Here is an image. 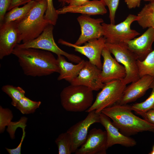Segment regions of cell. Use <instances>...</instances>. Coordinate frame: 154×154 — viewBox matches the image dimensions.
Returning a JSON list of instances; mask_svg holds the SVG:
<instances>
[{
    "mask_svg": "<svg viewBox=\"0 0 154 154\" xmlns=\"http://www.w3.org/2000/svg\"><path fill=\"white\" fill-rule=\"evenodd\" d=\"M12 54L18 59L24 74L33 77L59 73L57 58L51 52L34 48L15 47Z\"/></svg>",
    "mask_w": 154,
    "mask_h": 154,
    "instance_id": "obj_1",
    "label": "cell"
},
{
    "mask_svg": "<svg viewBox=\"0 0 154 154\" xmlns=\"http://www.w3.org/2000/svg\"><path fill=\"white\" fill-rule=\"evenodd\" d=\"M132 110L131 105L117 103L101 112L112 119L114 124L126 135L145 131L154 132V125L134 115Z\"/></svg>",
    "mask_w": 154,
    "mask_h": 154,
    "instance_id": "obj_2",
    "label": "cell"
},
{
    "mask_svg": "<svg viewBox=\"0 0 154 154\" xmlns=\"http://www.w3.org/2000/svg\"><path fill=\"white\" fill-rule=\"evenodd\" d=\"M47 8L46 0L37 1L28 14L16 22L19 33L18 44L21 42L25 43L36 38L50 24L44 17Z\"/></svg>",
    "mask_w": 154,
    "mask_h": 154,
    "instance_id": "obj_3",
    "label": "cell"
},
{
    "mask_svg": "<svg viewBox=\"0 0 154 154\" xmlns=\"http://www.w3.org/2000/svg\"><path fill=\"white\" fill-rule=\"evenodd\" d=\"M93 91L84 86L70 84L64 88L60 93L61 105L67 111H86L94 102Z\"/></svg>",
    "mask_w": 154,
    "mask_h": 154,
    "instance_id": "obj_4",
    "label": "cell"
},
{
    "mask_svg": "<svg viewBox=\"0 0 154 154\" xmlns=\"http://www.w3.org/2000/svg\"><path fill=\"white\" fill-rule=\"evenodd\" d=\"M106 46L116 60L124 67L126 76L121 80L125 84L127 85L140 78L137 64L138 57L128 49L125 42L117 44L106 42Z\"/></svg>",
    "mask_w": 154,
    "mask_h": 154,
    "instance_id": "obj_5",
    "label": "cell"
},
{
    "mask_svg": "<svg viewBox=\"0 0 154 154\" xmlns=\"http://www.w3.org/2000/svg\"><path fill=\"white\" fill-rule=\"evenodd\" d=\"M53 25L49 24L37 38L27 42L18 44L15 47L18 48H31L48 51L57 55H63L69 61L76 63L82 59L79 56L68 53L60 48L55 43L53 36Z\"/></svg>",
    "mask_w": 154,
    "mask_h": 154,
    "instance_id": "obj_6",
    "label": "cell"
},
{
    "mask_svg": "<svg viewBox=\"0 0 154 154\" xmlns=\"http://www.w3.org/2000/svg\"><path fill=\"white\" fill-rule=\"evenodd\" d=\"M137 15L130 14L123 21L116 25L103 23V36L107 43L117 44L126 42L134 38L140 34L130 27L131 24L137 21Z\"/></svg>",
    "mask_w": 154,
    "mask_h": 154,
    "instance_id": "obj_7",
    "label": "cell"
},
{
    "mask_svg": "<svg viewBox=\"0 0 154 154\" xmlns=\"http://www.w3.org/2000/svg\"><path fill=\"white\" fill-rule=\"evenodd\" d=\"M126 87L121 80L111 81L105 84L102 90L97 94L92 106L85 112L93 110L99 113L103 109L118 103L121 99Z\"/></svg>",
    "mask_w": 154,
    "mask_h": 154,
    "instance_id": "obj_8",
    "label": "cell"
},
{
    "mask_svg": "<svg viewBox=\"0 0 154 154\" xmlns=\"http://www.w3.org/2000/svg\"><path fill=\"white\" fill-rule=\"evenodd\" d=\"M58 42L63 45L73 47L75 51L85 56L89 61L101 70L102 63L101 60L102 53L106 47V39L102 36L98 39L90 40L83 46H79L60 39Z\"/></svg>",
    "mask_w": 154,
    "mask_h": 154,
    "instance_id": "obj_9",
    "label": "cell"
},
{
    "mask_svg": "<svg viewBox=\"0 0 154 154\" xmlns=\"http://www.w3.org/2000/svg\"><path fill=\"white\" fill-rule=\"evenodd\" d=\"M100 113H96L95 110L88 113L84 119L73 125L67 130L66 131L70 134L71 139L72 153H75L85 142L90 126L94 123H100Z\"/></svg>",
    "mask_w": 154,
    "mask_h": 154,
    "instance_id": "obj_10",
    "label": "cell"
},
{
    "mask_svg": "<svg viewBox=\"0 0 154 154\" xmlns=\"http://www.w3.org/2000/svg\"><path fill=\"white\" fill-rule=\"evenodd\" d=\"M77 20L80 26L81 34L75 44L80 46L90 40L103 36L102 19H95L90 15L82 14L78 17Z\"/></svg>",
    "mask_w": 154,
    "mask_h": 154,
    "instance_id": "obj_11",
    "label": "cell"
},
{
    "mask_svg": "<svg viewBox=\"0 0 154 154\" xmlns=\"http://www.w3.org/2000/svg\"><path fill=\"white\" fill-rule=\"evenodd\" d=\"M108 149L106 131L94 128L89 131L85 141L75 153L106 154Z\"/></svg>",
    "mask_w": 154,
    "mask_h": 154,
    "instance_id": "obj_12",
    "label": "cell"
},
{
    "mask_svg": "<svg viewBox=\"0 0 154 154\" xmlns=\"http://www.w3.org/2000/svg\"><path fill=\"white\" fill-rule=\"evenodd\" d=\"M101 70L89 61H85L78 75L72 80L70 84L84 86L93 91H98L105 85L101 79Z\"/></svg>",
    "mask_w": 154,
    "mask_h": 154,
    "instance_id": "obj_13",
    "label": "cell"
},
{
    "mask_svg": "<svg viewBox=\"0 0 154 154\" xmlns=\"http://www.w3.org/2000/svg\"><path fill=\"white\" fill-rule=\"evenodd\" d=\"M102 56L103 62L100 78L102 83L105 84L113 80H122L125 77L126 73L124 67L112 56L106 46L102 51Z\"/></svg>",
    "mask_w": 154,
    "mask_h": 154,
    "instance_id": "obj_14",
    "label": "cell"
},
{
    "mask_svg": "<svg viewBox=\"0 0 154 154\" xmlns=\"http://www.w3.org/2000/svg\"><path fill=\"white\" fill-rule=\"evenodd\" d=\"M19 37L17 23L12 22L0 26V59L12 53Z\"/></svg>",
    "mask_w": 154,
    "mask_h": 154,
    "instance_id": "obj_15",
    "label": "cell"
},
{
    "mask_svg": "<svg viewBox=\"0 0 154 154\" xmlns=\"http://www.w3.org/2000/svg\"><path fill=\"white\" fill-rule=\"evenodd\" d=\"M100 123L105 128L107 135V146L108 148L116 144L129 147L135 146L136 141L133 138L126 135L120 132L107 116L100 113Z\"/></svg>",
    "mask_w": 154,
    "mask_h": 154,
    "instance_id": "obj_16",
    "label": "cell"
},
{
    "mask_svg": "<svg viewBox=\"0 0 154 154\" xmlns=\"http://www.w3.org/2000/svg\"><path fill=\"white\" fill-rule=\"evenodd\" d=\"M154 78L148 75L144 76L126 87L122 97L117 103L126 104L136 101L143 96L150 88Z\"/></svg>",
    "mask_w": 154,
    "mask_h": 154,
    "instance_id": "obj_17",
    "label": "cell"
},
{
    "mask_svg": "<svg viewBox=\"0 0 154 154\" xmlns=\"http://www.w3.org/2000/svg\"><path fill=\"white\" fill-rule=\"evenodd\" d=\"M154 42V29L150 27L141 36L125 43L128 49L135 54L138 59L143 60L152 50Z\"/></svg>",
    "mask_w": 154,
    "mask_h": 154,
    "instance_id": "obj_18",
    "label": "cell"
},
{
    "mask_svg": "<svg viewBox=\"0 0 154 154\" xmlns=\"http://www.w3.org/2000/svg\"><path fill=\"white\" fill-rule=\"evenodd\" d=\"M106 6L103 0H93L88 1L80 6H64L56 10V12L58 15L67 13H76L90 16L103 15L107 13Z\"/></svg>",
    "mask_w": 154,
    "mask_h": 154,
    "instance_id": "obj_19",
    "label": "cell"
},
{
    "mask_svg": "<svg viewBox=\"0 0 154 154\" xmlns=\"http://www.w3.org/2000/svg\"><path fill=\"white\" fill-rule=\"evenodd\" d=\"M62 55H57V59L60 69L58 80H64L70 83L78 75L81 69L84 66L85 61L82 59L76 64L68 62Z\"/></svg>",
    "mask_w": 154,
    "mask_h": 154,
    "instance_id": "obj_20",
    "label": "cell"
},
{
    "mask_svg": "<svg viewBox=\"0 0 154 154\" xmlns=\"http://www.w3.org/2000/svg\"><path fill=\"white\" fill-rule=\"evenodd\" d=\"M137 21L143 29H154V0L145 4L138 13Z\"/></svg>",
    "mask_w": 154,
    "mask_h": 154,
    "instance_id": "obj_21",
    "label": "cell"
},
{
    "mask_svg": "<svg viewBox=\"0 0 154 154\" xmlns=\"http://www.w3.org/2000/svg\"><path fill=\"white\" fill-rule=\"evenodd\" d=\"M37 1H30L21 7H15L6 13L4 18L3 23L12 22H18L24 18L36 4Z\"/></svg>",
    "mask_w": 154,
    "mask_h": 154,
    "instance_id": "obj_22",
    "label": "cell"
},
{
    "mask_svg": "<svg viewBox=\"0 0 154 154\" xmlns=\"http://www.w3.org/2000/svg\"><path fill=\"white\" fill-rule=\"evenodd\" d=\"M137 64L140 78L148 75L154 78V49L143 60L138 59Z\"/></svg>",
    "mask_w": 154,
    "mask_h": 154,
    "instance_id": "obj_23",
    "label": "cell"
},
{
    "mask_svg": "<svg viewBox=\"0 0 154 154\" xmlns=\"http://www.w3.org/2000/svg\"><path fill=\"white\" fill-rule=\"evenodd\" d=\"M152 89L149 96L144 101L133 104L131 105L132 110L138 115L145 113L154 108V80L150 87Z\"/></svg>",
    "mask_w": 154,
    "mask_h": 154,
    "instance_id": "obj_24",
    "label": "cell"
},
{
    "mask_svg": "<svg viewBox=\"0 0 154 154\" xmlns=\"http://www.w3.org/2000/svg\"><path fill=\"white\" fill-rule=\"evenodd\" d=\"M41 103L40 101H34L25 96L19 102L15 108L23 114H33Z\"/></svg>",
    "mask_w": 154,
    "mask_h": 154,
    "instance_id": "obj_25",
    "label": "cell"
},
{
    "mask_svg": "<svg viewBox=\"0 0 154 154\" xmlns=\"http://www.w3.org/2000/svg\"><path fill=\"white\" fill-rule=\"evenodd\" d=\"M2 91L8 95L12 99L11 104L15 107L19 102L25 96V91L19 86L6 85L2 86Z\"/></svg>",
    "mask_w": 154,
    "mask_h": 154,
    "instance_id": "obj_26",
    "label": "cell"
},
{
    "mask_svg": "<svg viewBox=\"0 0 154 154\" xmlns=\"http://www.w3.org/2000/svg\"><path fill=\"white\" fill-rule=\"evenodd\" d=\"M59 154H71V139L69 133L67 132L60 134L56 139Z\"/></svg>",
    "mask_w": 154,
    "mask_h": 154,
    "instance_id": "obj_27",
    "label": "cell"
},
{
    "mask_svg": "<svg viewBox=\"0 0 154 154\" xmlns=\"http://www.w3.org/2000/svg\"><path fill=\"white\" fill-rule=\"evenodd\" d=\"M13 117L12 111L9 108L0 106V133H3L5 127L11 121Z\"/></svg>",
    "mask_w": 154,
    "mask_h": 154,
    "instance_id": "obj_28",
    "label": "cell"
},
{
    "mask_svg": "<svg viewBox=\"0 0 154 154\" xmlns=\"http://www.w3.org/2000/svg\"><path fill=\"white\" fill-rule=\"evenodd\" d=\"M28 118L25 116L21 117L20 119L16 121H11L7 125V131L9 133L12 139L15 138V133L18 127L25 129L27 126L26 123Z\"/></svg>",
    "mask_w": 154,
    "mask_h": 154,
    "instance_id": "obj_29",
    "label": "cell"
},
{
    "mask_svg": "<svg viewBox=\"0 0 154 154\" xmlns=\"http://www.w3.org/2000/svg\"><path fill=\"white\" fill-rule=\"evenodd\" d=\"M47 8L44 15V19L48 21L50 24L55 25H56L58 15L54 8L53 0H46Z\"/></svg>",
    "mask_w": 154,
    "mask_h": 154,
    "instance_id": "obj_30",
    "label": "cell"
},
{
    "mask_svg": "<svg viewBox=\"0 0 154 154\" xmlns=\"http://www.w3.org/2000/svg\"><path fill=\"white\" fill-rule=\"evenodd\" d=\"M109 11V17L110 23L115 24L116 13L119 5V0H103Z\"/></svg>",
    "mask_w": 154,
    "mask_h": 154,
    "instance_id": "obj_31",
    "label": "cell"
},
{
    "mask_svg": "<svg viewBox=\"0 0 154 154\" xmlns=\"http://www.w3.org/2000/svg\"><path fill=\"white\" fill-rule=\"evenodd\" d=\"M12 0H0V26L3 23L4 18Z\"/></svg>",
    "mask_w": 154,
    "mask_h": 154,
    "instance_id": "obj_32",
    "label": "cell"
},
{
    "mask_svg": "<svg viewBox=\"0 0 154 154\" xmlns=\"http://www.w3.org/2000/svg\"><path fill=\"white\" fill-rule=\"evenodd\" d=\"M25 129H22L23 134L20 143L17 147L14 149H10L6 147L5 149L9 154H21V149L23 141L25 136Z\"/></svg>",
    "mask_w": 154,
    "mask_h": 154,
    "instance_id": "obj_33",
    "label": "cell"
},
{
    "mask_svg": "<svg viewBox=\"0 0 154 154\" xmlns=\"http://www.w3.org/2000/svg\"><path fill=\"white\" fill-rule=\"evenodd\" d=\"M140 116L147 121L154 125V109L150 110Z\"/></svg>",
    "mask_w": 154,
    "mask_h": 154,
    "instance_id": "obj_34",
    "label": "cell"
},
{
    "mask_svg": "<svg viewBox=\"0 0 154 154\" xmlns=\"http://www.w3.org/2000/svg\"><path fill=\"white\" fill-rule=\"evenodd\" d=\"M40 0H12L8 11H9L15 7L25 5L32 1H38Z\"/></svg>",
    "mask_w": 154,
    "mask_h": 154,
    "instance_id": "obj_35",
    "label": "cell"
},
{
    "mask_svg": "<svg viewBox=\"0 0 154 154\" xmlns=\"http://www.w3.org/2000/svg\"><path fill=\"white\" fill-rule=\"evenodd\" d=\"M141 0H125L128 8L129 9L139 7Z\"/></svg>",
    "mask_w": 154,
    "mask_h": 154,
    "instance_id": "obj_36",
    "label": "cell"
},
{
    "mask_svg": "<svg viewBox=\"0 0 154 154\" xmlns=\"http://www.w3.org/2000/svg\"><path fill=\"white\" fill-rule=\"evenodd\" d=\"M89 0H68L66 3L69 6H77L82 5Z\"/></svg>",
    "mask_w": 154,
    "mask_h": 154,
    "instance_id": "obj_37",
    "label": "cell"
},
{
    "mask_svg": "<svg viewBox=\"0 0 154 154\" xmlns=\"http://www.w3.org/2000/svg\"><path fill=\"white\" fill-rule=\"evenodd\" d=\"M68 0H58V1L62 3V5L64 6Z\"/></svg>",
    "mask_w": 154,
    "mask_h": 154,
    "instance_id": "obj_38",
    "label": "cell"
},
{
    "mask_svg": "<svg viewBox=\"0 0 154 154\" xmlns=\"http://www.w3.org/2000/svg\"><path fill=\"white\" fill-rule=\"evenodd\" d=\"M150 154H154V145H153L152 149V151L150 152L149 153Z\"/></svg>",
    "mask_w": 154,
    "mask_h": 154,
    "instance_id": "obj_39",
    "label": "cell"
},
{
    "mask_svg": "<svg viewBox=\"0 0 154 154\" xmlns=\"http://www.w3.org/2000/svg\"><path fill=\"white\" fill-rule=\"evenodd\" d=\"M154 0H143V1H154Z\"/></svg>",
    "mask_w": 154,
    "mask_h": 154,
    "instance_id": "obj_40",
    "label": "cell"
},
{
    "mask_svg": "<svg viewBox=\"0 0 154 154\" xmlns=\"http://www.w3.org/2000/svg\"><path fill=\"white\" fill-rule=\"evenodd\" d=\"M153 109H154V108H153Z\"/></svg>",
    "mask_w": 154,
    "mask_h": 154,
    "instance_id": "obj_41",
    "label": "cell"
}]
</instances>
